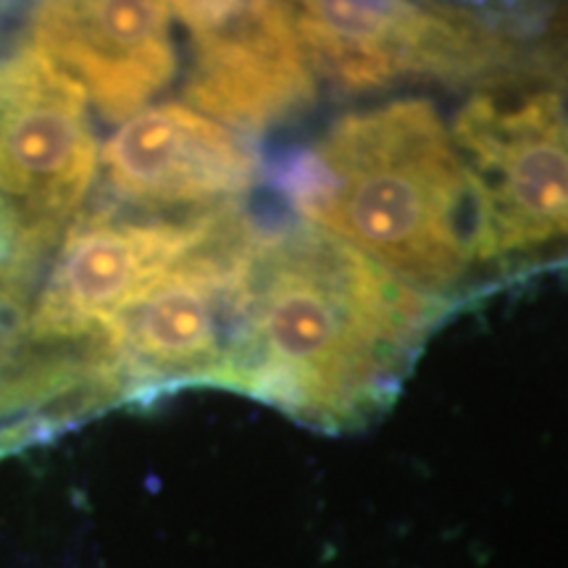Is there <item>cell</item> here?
<instances>
[{"label": "cell", "instance_id": "5", "mask_svg": "<svg viewBox=\"0 0 568 568\" xmlns=\"http://www.w3.org/2000/svg\"><path fill=\"white\" fill-rule=\"evenodd\" d=\"M453 142L479 216V264L568 245V109L560 90L474 92Z\"/></svg>", "mask_w": 568, "mask_h": 568}, {"label": "cell", "instance_id": "3", "mask_svg": "<svg viewBox=\"0 0 568 568\" xmlns=\"http://www.w3.org/2000/svg\"><path fill=\"white\" fill-rule=\"evenodd\" d=\"M98 169L80 84L32 45L0 55V297L32 301Z\"/></svg>", "mask_w": 568, "mask_h": 568}, {"label": "cell", "instance_id": "6", "mask_svg": "<svg viewBox=\"0 0 568 568\" xmlns=\"http://www.w3.org/2000/svg\"><path fill=\"white\" fill-rule=\"evenodd\" d=\"M295 21L314 74L343 92L414 77L485 92L500 74L503 40L489 6L316 0L297 3Z\"/></svg>", "mask_w": 568, "mask_h": 568}, {"label": "cell", "instance_id": "10", "mask_svg": "<svg viewBox=\"0 0 568 568\" xmlns=\"http://www.w3.org/2000/svg\"><path fill=\"white\" fill-rule=\"evenodd\" d=\"M172 3H42L30 13L32 48L69 74L101 116L126 122L172 82Z\"/></svg>", "mask_w": 568, "mask_h": 568}, {"label": "cell", "instance_id": "4", "mask_svg": "<svg viewBox=\"0 0 568 568\" xmlns=\"http://www.w3.org/2000/svg\"><path fill=\"white\" fill-rule=\"evenodd\" d=\"M258 234L243 203L226 205L182 258L111 316L132 403L180 387L224 389Z\"/></svg>", "mask_w": 568, "mask_h": 568}, {"label": "cell", "instance_id": "2", "mask_svg": "<svg viewBox=\"0 0 568 568\" xmlns=\"http://www.w3.org/2000/svg\"><path fill=\"white\" fill-rule=\"evenodd\" d=\"M282 187L305 222L426 295L447 297L479 264L471 182L422 98L337 119L290 163Z\"/></svg>", "mask_w": 568, "mask_h": 568}, {"label": "cell", "instance_id": "1", "mask_svg": "<svg viewBox=\"0 0 568 568\" xmlns=\"http://www.w3.org/2000/svg\"><path fill=\"white\" fill-rule=\"evenodd\" d=\"M450 301L308 222L258 234L224 389L322 432L385 414Z\"/></svg>", "mask_w": 568, "mask_h": 568}, {"label": "cell", "instance_id": "9", "mask_svg": "<svg viewBox=\"0 0 568 568\" xmlns=\"http://www.w3.org/2000/svg\"><path fill=\"white\" fill-rule=\"evenodd\" d=\"M111 201L145 213H205L243 203L258 180L253 148L182 103L126 119L101 151Z\"/></svg>", "mask_w": 568, "mask_h": 568}, {"label": "cell", "instance_id": "7", "mask_svg": "<svg viewBox=\"0 0 568 568\" xmlns=\"http://www.w3.org/2000/svg\"><path fill=\"white\" fill-rule=\"evenodd\" d=\"M190 38L187 101L226 130L266 132L316 101L293 3H172Z\"/></svg>", "mask_w": 568, "mask_h": 568}, {"label": "cell", "instance_id": "8", "mask_svg": "<svg viewBox=\"0 0 568 568\" xmlns=\"http://www.w3.org/2000/svg\"><path fill=\"white\" fill-rule=\"evenodd\" d=\"M219 211L145 213L116 203L82 211L42 274L27 322L38 329L111 322L203 237Z\"/></svg>", "mask_w": 568, "mask_h": 568}]
</instances>
